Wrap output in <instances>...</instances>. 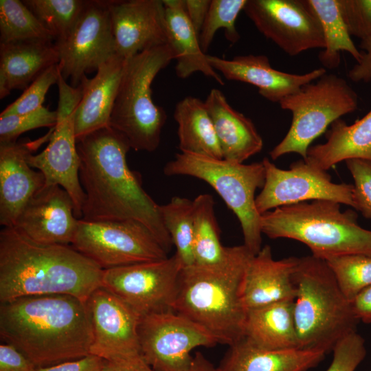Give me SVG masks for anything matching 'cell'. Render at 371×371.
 <instances>
[{
  "label": "cell",
  "instance_id": "cell-1",
  "mask_svg": "<svg viewBox=\"0 0 371 371\" xmlns=\"http://www.w3.org/2000/svg\"><path fill=\"white\" fill-rule=\"evenodd\" d=\"M80 181L85 193L81 219L134 220L146 226L168 253L172 244L158 205L142 187L141 175L130 169L126 138L110 126L77 139Z\"/></svg>",
  "mask_w": 371,
  "mask_h": 371
},
{
  "label": "cell",
  "instance_id": "cell-2",
  "mask_svg": "<svg viewBox=\"0 0 371 371\" xmlns=\"http://www.w3.org/2000/svg\"><path fill=\"white\" fill-rule=\"evenodd\" d=\"M0 335L37 368L90 355L93 341L86 301L65 294L29 295L1 302Z\"/></svg>",
  "mask_w": 371,
  "mask_h": 371
},
{
  "label": "cell",
  "instance_id": "cell-3",
  "mask_svg": "<svg viewBox=\"0 0 371 371\" xmlns=\"http://www.w3.org/2000/svg\"><path fill=\"white\" fill-rule=\"evenodd\" d=\"M104 270L71 245L36 242L15 227L0 232V302L65 294L87 300Z\"/></svg>",
  "mask_w": 371,
  "mask_h": 371
},
{
  "label": "cell",
  "instance_id": "cell-4",
  "mask_svg": "<svg viewBox=\"0 0 371 371\" xmlns=\"http://www.w3.org/2000/svg\"><path fill=\"white\" fill-rule=\"evenodd\" d=\"M253 256L243 244L227 247L218 262L183 267L174 311L203 327L219 344L231 346L243 339L247 311L240 290Z\"/></svg>",
  "mask_w": 371,
  "mask_h": 371
},
{
  "label": "cell",
  "instance_id": "cell-5",
  "mask_svg": "<svg viewBox=\"0 0 371 371\" xmlns=\"http://www.w3.org/2000/svg\"><path fill=\"white\" fill-rule=\"evenodd\" d=\"M357 214L341 211L340 203L314 200L284 205L261 214L262 233L270 238H289L324 259L344 254L371 255V230L361 227Z\"/></svg>",
  "mask_w": 371,
  "mask_h": 371
},
{
  "label": "cell",
  "instance_id": "cell-6",
  "mask_svg": "<svg viewBox=\"0 0 371 371\" xmlns=\"http://www.w3.org/2000/svg\"><path fill=\"white\" fill-rule=\"evenodd\" d=\"M296 288L293 315L299 348L332 351L357 331L359 322L326 261L313 255L299 258L293 276Z\"/></svg>",
  "mask_w": 371,
  "mask_h": 371
},
{
  "label": "cell",
  "instance_id": "cell-7",
  "mask_svg": "<svg viewBox=\"0 0 371 371\" xmlns=\"http://www.w3.org/2000/svg\"><path fill=\"white\" fill-rule=\"evenodd\" d=\"M175 59L168 44L140 52L126 61L109 126L122 134L131 148L153 152L166 120L164 109L152 98V83Z\"/></svg>",
  "mask_w": 371,
  "mask_h": 371
},
{
  "label": "cell",
  "instance_id": "cell-8",
  "mask_svg": "<svg viewBox=\"0 0 371 371\" xmlns=\"http://www.w3.org/2000/svg\"><path fill=\"white\" fill-rule=\"evenodd\" d=\"M168 176L186 175L211 186L238 218L244 245L254 255L262 248L260 216L256 206L255 192L263 187L265 168L262 161L250 164L223 159L179 153L164 168Z\"/></svg>",
  "mask_w": 371,
  "mask_h": 371
},
{
  "label": "cell",
  "instance_id": "cell-9",
  "mask_svg": "<svg viewBox=\"0 0 371 371\" xmlns=\"http://www.w3.org/2000/svg\"><path fill=\"white\" fill-rule=\"evenodd\" d=\"M278 104L291 112L292 121L287 133L269 155L276 160L294 153L306 159L313 141L341 116L356 111L359 98L346 80L326 73Z\"/></svg>",
  "mask_w": 371,
  "mask_h": 371
},
{
  "label": "cell",
  "instance_id": "cell-10",
  "mask_svg": "<svg viewBox=\"0 0 371 371\" xmlns=\"http://www.w3.org/2000/svg\"><path fill=\"white\" fill-rule=\"evenodd\" d=\"M71 246L103 270L168 257L149 229L134 220L79 219Z\"/></svg>",
  "mask_w": 371,
  "mask_h": 371
},
{
  "label": "cell",
  "instance_id": "cell-11",
  "mask_svg": "<svg viewBox=\"0 0 371 371\" xmlns=\"http://www.w3.org/2000/svg\"><path fill=\"white\" fill-rule=\"evenodd\" d=\"M137 333L141 354L155 371H187L194 348L219 344L203 327L174 311L141 316Z\"/></svg>",
  "mask_w": 371,
  "mask_h": 371
},
{
  "label": "cell",
  "instance_id": "cell-12",
  "mask_svg": "<svg viewBox=\"0 0 371 371\" xmlns=\"http://www.w3.org/2000/svg\"><path fill=\"white\" fill-rule=\"evenodd\" d=\"M80 94L66 88L58 93L57 120L47 147L40 153L30 154L27 162L45 177V186H59L71 196L74 214L82 217L85 193L80 181V159L77 148L74 117Z\"/></svg>",
  "mask_w": 371,
  "mask_h": 371
},
{
  "label": "cell",
  "instance_id": "cell-13",
  "mask_svg": "<svg viewBox=\"0 0 371 371\" xmlns=\"http://www.w3.org/2000/svg\"><path fill=\"white\" fill-rule=\"evenodd\" d=\"M182 268V262L175 253L160 260L105 269L102 286L140 316L174 311Z\"/></svg>",
  "mask_w": 371,
  "mask_h": 371
},
{
  "label": "cell",
  "instance_id": "cell-14",
  "mask_svg": "<svg viewBox=\"0 0 371 371\" xmlns=\"http://www.w3.org/2000/svg\"><path fill=\"white\" fill-rule=\"evenodd\" d=\"M265 181L256 196L261 215L277 207L314 200H328L354 207V186L335 183L326 170L301 159L288 170L277 167L265 157Z\"/></svg>",
  "mask_w": 371,
  "mask_h": 371
},
{
  "label": "cell",
  "instance_id": "cell-15",
  "mask_svg": "<svg viewBox=\"0 0 371 371\" xmlns=\"http://www.w3.org/2000/svg\"><path fill=\"white\" fill-rule=\"evenodd\" d=\"M59 53L58 69L76 87L86 74L117 55L113 33L109 1H87L69 35L55 42Z\"/></svg>",
  "mask_w": 371,
  "mask_h": 371
},
{
  "label": "cell",
  "instance_id": "cell-16",
  "mask_svg": "<svg viewBox=\"0 0 371 371\" xmlns=\"http://www.w3.org/2000/svg\"><path fill=\"white\" fill-rule=\"evenodd\" d=\"M243 11L264 36L289 56L324 48L320 23L306 0H247Z\"/></svg>",
  "mask_w": 371,
  "mask_h": 371
},
{
  "label": "cell",
  "instance_id": "cell-17",
  "mask_svg": "<svg viewBox=\"0 0 371 371\" xmlns=\"http://www.w3.org/2000/svg\"><path fill=\"white\" fill-rule=\"evenodd\" d=\"M86 303L93 332L91 355L109 361L142 355L137 333L141 316L133 308L102 286Z\"/></svg>",
  "mask_w": 371,
  "mask_h": 371
},
{
  "label": "cell",
  "instance_id": "cell-18",
  "mask_svg": "<svg viewBox=\"0 0 371 371\" xmlns=\"http://www.w3.org/2000/svg\"><path fill=\"white\" fill-rule=\"evenodd\" d=\"M116 53L127 60L168 44L161 0L109 1Z\"/></svg>",
  "mask_w": 371,
  "mask_h": 371
},
{
  "label": "cell",
  "instance_id": "cell-19",
  "mask_svg": "<svg viewBox=\"0 0 371 371\" xmlns=\"http://www.w3.org/2000/svg\"><path fill=\"white\" fill-rule=\"evenodd\" d=\"M52 133L34 141L0 144V225L3 227H14L25 206L44 187V175L27 159L49 140Z\"/></svg>",
  "mask_w": 371,
  "mask_h": 371
},
{
  "label": "cell",
  "instance_id": "cell-20",
  "mask_svg": "<svg viewBox=\"0 0 371 371\" xmlns=\"http://www.w3.org/2000/svg\"><path fill=\"white\" fill-rule=\"evenodd\" d=\"M78 221L67 192L59 186H44L25 206L14 227L40 243L71 245Z\"/></svg>",
  "mask_w": 371,
  "mask_h": 371
},
{
  "label": "cell",
  "instance_id": "cell-21",
  "mask_svg": "<svg viewBox=\"0 0 371 371\" xmlns=\"http://www.w3.org/2000/svg\"><path fill=\"white\" fill-rule=\"evenodd\" d=\"M207 58L225 78L254 85L263 98L277 103L326 73L324 67L302 74L284 72L272 67L265 55L237 56L231 59L207 55Z\"/></svg>",
  "mask_w": 371,
  "mask_h": 371
},
{
  "label": "cell",
  "instance_id": "cell-22",
  "mask_svg": "<svg viewBox=\"0 0 371 371\" xmlns=\"http://www.w3.org/2000/svg\"><path fill=\"white\" fill-rule=\"evenodd\" d=\"M299 258H273L269 245L254 255L245 269L240 297L248 310L282 301H294L296 288L293 276Z\"/></svg>",
  "mask_w": 371,
  "mask_h": 371
},
{
  "label": "cell",
  "instance_id": "cell-23",
  "mask_svg": "<svg viewBox=\"0 0 371 371\" xmlns=\"http://www.w3.org/2000/svg\"><path fill=\"white\" fill-rule=\"evenodd\" d=\"M126 60L116 55L102 65L91 78L85 77L82 98L74 117L77 139L100 128L109 121Z\"/></svg>",
  "mask_w": 371,
  "mask_h": 371
},
{
  "label": "cell",
  "instance_id": "cell-24",
  "mask_svg": "<svg viewBox=\"0 0 371 371\" xmlns=\"http://www.w3.org/2000/svg\"><path fill=\"white\" fill-rule=\"evenodd\" d=\"M204 102L213 122L223 159L243 164L261 151L263 140L254 122L234 109L221 90L211 89Z\"/></svg>",
  "mask_w": 371,
  "mask_h": 371
},
{
  "label": "cell",
  "instance_id": "cell-25",
  "mask_svg": "<svg viewBox=\"0 0 371 371\" xmlns=\"http://www.w3.org/2000/svg\"><path fill=\"white\" fill-rule=\"evenodd\" d=\"M59 53L51 40L0 43V98L12 89H25L40 74L58 64Z\"/></svg>",
  "mask_w": 371,
  "mask_h": 371
},
{
  "label": "cell",
  "instance_id": "cell-26",
  "mask_svg": "<svg viewBox=\"0 0 371 371\" xmlns=\"http://www.w3.org/2000/svg\"><path fill=\"white\" fill-rule=\"evenodd\" d=\"M319 350H270L256 346L245 338L229 346L217 371H308L325 357Z\"/></svg>",
  "mask_w": 371,
  "mask_h": 371
},
{
  "label": "cell",
  "instance_id": "cell-27",
  "mask_svg": "<svg viewBox=\"0 0 371 371\" xmlns=\"http://www.w3.org/2000/svg\"><path fill=\"white\" fill-rule=\"evenodd\" d=\"M162 1L165 8L168 44L177 61V76L186 78L194 73L200 72L220 85H224L222 77L210 65L207 54L201 49L199 34L186 14L184 0Z\"/></svg>",
  "mask_w": 371,
  "mask_h": 371
},
{
  "label": "cell",
  "instance_id": "cell-28",
  "mask_svg": "<svg viewBox=\"0 0 371 371\" xmlns=\"http://www.w3.org/2000/svg\"><path fill=\"white\" fill-rule=\"evenodd\" d=\"M351 159L371 161V110L350 125L341 119L335 121L326 134V141L311 146L304 160L327 171Z\"/></svg>",
  "mask_w": 371,
  "mask_h": 371
},
{
  "label": "cell",
  "instance_id": "cell-29",
  "mask_svg": "<svg viewBox=\"0 0 371 371\" xmlns=\"http://www.w3.org/2000/svg\"><path fill=\"white\" fill-rule=\"evenodd\" d=\"M244 338L265 350L299 349L293 301H282L248 310Z\"/></svg>",
  "mask_w": 371,
  "mask_h": 371
},
{
  "label": "cell",
  "instance_id": "cell-30",
  "mask_svg": "<svg viewBox=\"0 0 371 371\" xmlns=\"http://www.w3.org/2000/svg\"><path fill=\"white\" fill-rule=\"evenodd\" d=\"M181 153L223 159L213 122L204 101L187 96L174 111Z\"/></svg>",
  "mask_w": 371,
  "mask_h": 371
},
{
  "label": "cell",
  "instance_id": "cell-31",
  "mask_svg": "<svg viewBox=\"0 0 371 371\" xmlns=\"http://www.w3.org/2000/svg\"><path fill=\"white\" fill-rule=\"evenodd\" d=\"M306 1L322 27L325 45L319 54V60L324 68H337L341 52L349 53L357 63L359 61L361 52L355 45L348 31L339 0Z\"/></svg>",
  "mask_w": 371,
  "mask_h": 371
},
{
  "label": "cell",
  "instance_id": "cell-32",
  "mask_svg": "<svg viewBox=\"0 0 371 371\" xmlns=\"http://www.w3.org/2000/svg\"><path fill=\"white\" fill-rule=\"evenodd\" d=\"M212 195L201 194L193 200V253L194 263L211 265L225 256Z\"/></svg>",
  "mask_w": 371,
  "mask_h": 371
},
{
  "label": "cell",
  "instance_id": "cell-33",
  "mask_svg": "<svg viewBox=\"0 0 371 371\" xmlns=\"http://www.w3.org/2000/svg\"><path fill=\"white\" fill-rule=\"evenodd\" d=\"M159 210L183 267L193 265V201L174 196Z\"/></svg>",
  "mask_w": 371,
  "mask_h": 371
},
{
  "label": "cell",
  "instance_id": "cell-34",
  "mask_svg": "<svg viewBox=\"0 0 371 371\" xmlns=\"http://www.w3.org/2000/svg\"><path fill=\"white\" fill-rule=\"evenodd\" d=\"M54 40L23 1H0V43Z\"/></svg>",
  "mask_w": 371,
  "mask_h": 371
},
{
  "label": "cell",
  "instance_id": "cell-35",
  "mask_svg": "<svg viewBox=\"0 0 371 371\" xmlns=\"http://www.w3.org/2000/svg\"><path fill=\"white\" fill-rule=\"evenodd\" d=\"M23 1L53 35L56 42L64 40L69 35L87 2L82 0Z\"/></svg>",
  "mask_w": 371,
  "mask_h": 371
},
{
  "label": "cell",
  "instance_id": "cell-36",
  "mask_svg": "<svg viewBox=\"0 0 371 371\" xmlns=\"http://www.w3.org/2000/svg\"><path fill=\"white\" fill-rule=\"evenodd\" d=\"M324 260L332 271L341 291L350 302L371 285V255H337Z\"/></svg>",
  "mask_w": 371,
  "mask_h": 371
},
{
  "label": "cell",
  "instance_id": "cell-37",
  "mask_svg": "<svg viewBox=\"0 0 371 371\" xmlns=\"http://www.w3.org/2000/svg\"><path fill=\"white\" fill-rule=\"evenodd\" d=\"M247 0H211L209 10L199 34L201 49L206 54L219 29L225 30L228 41L235 43L240 39L236 27L237 17L243 11Z\"/></svg>",
  "mask_w": 371,
  "mask_h": 371
},
{
  "label": "cell",
  "instance_id": "cell-38",
  "mask_svg": "<svg viewBox=\"0 0 371 371\" xmlns=\"http://www.w3.org/2000/svg\"><path fill=\"white\" fill-rule=\"evenodd\" d=\"M56 111L41 108L25 114L0 117V144L16 142L22 133L41 127H54Z\"/></svg>",
  "mask_w": 371,
  "mask_h": 371
},
{
  "label": "cell",
  "instance_id": "cell-39",
  "mask_svg": "<svg viewBox=\"0 0 371 371\" xmlns=\"http://www.w3.org/2000/svg\"><path fill=\"white\" fill-rule=\"evenodd\" d=\"M58 64L47 69L40 74L12 103L0 114V117L21 115L34 111L43 106L49 87L57 83Z\"/></svg>",
  "mask_w": 371,
  "mask_h": 371
},
{
  "label": "cell",
  "instance_id": "cell-40",
  "mask_svg": "<svg viewBox=\"0 0 371 371\" xmlns=\"http://www.w3.org/2000/svg\"><path fill=\"white\" fill-rule=\"evenodd\" d=\"M332 351L333 360L326 371H355L366 355L365 340L352 332L339 339Z\"/></svg>",
  "mask_w": 371,
  "mask_h": 371
},
{
  "label": "cell",
  "instance_id": "cell-41",
  "mask_svg": "<svg viewBox=\"0 0 371 371\" xmlns=\"http://www.w3.org/2000/svg\"><path fill=\"white\" fill-rule=\"evenodd\" d=\"M346 164L354 179V208L371 218V161L351 159Z\"/></svg>",
  "mask_w": 371,
  "mask_h": 371
},
{
  "label": "cell",
  "instance_id": "cell-42",
  "mask_svg": "<svg viewBox=\"0 0 371 371\" xmlns=\"http://www.w3.org/2000/svg\"><path fill=\"white\" fill-rule=\"evenodd\" d=\"M350 36L364 39L371 36V0H339Z\"/></svg>",
  "mask_w": 371,
  "mask_h": 371
},
{
  "label": "cell",
  "instance_id": "cell-43",
  "mask_svg": "<svg viewBox=\"0 0 371 371\" xmlns=\"http://www.w3.org/2000/svg\"><path fill=\"white\" fill-rule=\"evenodd\" d=\"M37 367L14 346L0 344V371H36Z\"/></svg>",
  "mask_w": 371,
  "mask_h": 371
},
{
  "label": "cell",
  "instance_id": "cell-44",
  "mask_svg": "<svg viewBox=\"0 0 371 371\" xmlns=\"http://www.w3.org/2000/svg\"><path fill=\"white\" fill-rule=\"evenodd\" d=\"M105 360L93 355L50 366L38 368L36 371H102Z\"/></svg>",
  "mask_w": 371,
  "mask_h": 371
},
{
  "label": "cell",
  "instance_id": "cell-45",
  "mask_svg": "<svg viewBox=\"0 0 371 371\" xmlns=\"http://www.w3.org/2000/svg\"><path fill=\"white\" fill-rule=\"evenodd\" d=\"M359 47L363 50L359 60L348 71V76L353 82H371V36L361 40Z\"/></svg>",
  "mask_w": 371,
  "mask_h": 371
},
{
  "label": "cell",
  "instance_id": "cell-46",
  "mask_svg": "<svg viewBox=\"0 0 371 371\" xmlns=\"http://www.w3.org/2000/svg\"><path fill=\"white\" fill-rule=\"evenodd\" d=\"M184 2L186 14L199 36L211 0H184Z\"/></svg>",
  "mask_w": 371,
  "mask_h": 371
},
{
  "label": "cell",
  "instance_id": "cell-47",
  "mask_svg": "<svg viewBox=\"0 0 371 371\" xmlns=\"http://www.w3.org/2000/svg\"><path fill=\"white\" fill-rule=\"evenodd\" d=\"M102 371H155L144 359L142 355L127 359L108 361Z\"/></svg>",
  "mask_w": 371,
  "mask_h": 371
},
{
  "label": "cell",
  "instance_id": "cell-48",
  "mask_svg": "<svg viewBox=\"0 0 371 371\" xmlns=\"http://www.w3.org/2000/svg\"><path fill=\"white\" fill-rule=\"evenodd\" d=\"M350 304L359 322L371 324V285L358 293Z\"/></svg>",
  "mask_w": 371,
  "mask_h": 371
},
{
  "label": "cell",
  "instance_id": "cell-49",
  "mask_svg": "<svg viewBox=\"0 0 371 371\" xmlns=\"http://www.w3.org/2000/svg\"><path fill=\"white\" fill-rule=\"evenodd\" d=\"M187 371H217V368L201 353L196 352Z\"/></svg>",
  "mask_w": 371,
  "mask_h": 371
}]
</instances>
